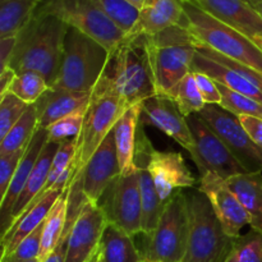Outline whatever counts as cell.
<instances>
[{"label": "cell", "instance_id": "obj_11", "mask_svg": "<svg viewBox=\"0 0 262 262\" xmlns=\"http://www.w3.org/2000/svg\"><path fill=\"white\" fill-rule=\"evenodd\" d=\"M197 114L216 133L247 173H262V148L251 140L237 115L220 105H205Z\"/></svg>", "mask_w": 262, "mask_h": 262}, {"label": "cell", "instance_id": "obj_3", "mask_svg": "<svg viewBox=\"0 0 262 262\" xmlns=\"http://www.w3.org/2000/svg\"><path fill=\"white\" fill-rule=\"evenodd\" d=\"M128 106L115 90L109 74H102L91 91V100L79 136L77 137V156L71 182L81 179V174L90 159L106 136L114 129Z\"/></svg>", "mask_w": 262, "mask_h": 262}, {"label": "cell", "instance_id": "obj_20", "mask_svg": "<svg viewBox=\"0 0 262 262\" xmlns=\"http://www.w3.org/2000/svg\"><path fill=\"white\" fill-rule=\"evenodd\" d=\"M152 147L151 141L143 130L138 128L137 150H136V165L140 177V191L142 200V228L143 235H148L154 232L158 225L160 215L163 212L164 204L159 197L158 189L147 169V159L150 148Z\"/></svg>", "mask_w": 262, "mask_h": 262}, {"label": "cell", "instance_id": "obj_15", "mask_svg": "<svg viewBox=\"0 0 262 262\" xmlns=\"http://www.w3.org/2000/svg\"><path fill=\"white\" fill-rule=\"evenodd\" d=\"M120 176L114 129L99 146L81 174L82 191L90 202L99 204L113 182Z\"/></svg>", "mask_w": 262, "mask_h": 262}, {"label": "cell", "instance_id": "obj_42", "mask_svg": "<svg viewBox=\"0 0 262 262\" xmlns=\"http://www.w3.org/2000/svg\"><path fill=\"white\" fill-rule=\"evenodd\" d=\"M192 73H193L197 87H199V91L201 94L202 99H204L205 104L220 105V102H222V94H220L216 82L211 77L207 76L206 73H202V72L192 71Z\"/></svg>", "mask_w": 262, "mask_h": 262}, {"label": "cell", "instance_id": "obj_19", "mask_svg": "<svg viewBox=\"0 0 262 262\" xmlns=\"http://www.w3.org/2000/svg\"><path fill=\"white\" fill-rule=\"evenodd\" d=\"M220 22L253 40L262 37V18L246 0H191Z\"/></svg>", "mask_w": 262, "mask_h": 262}, {"label": "cell", "instance_id": "obj_28", "mask_svg": "<svg viewBox=\"0 0 262 262\" xmlns=\"http://www.w3.org/2000/svg\"><path fill=\"white\" fill-rule=\"evenodd\" d=\"M69 189H71V184H68V187L64 189L46 217L45 224H43L40 255L37 258L40 262H43L51 255L66 232L69 210Z\"/></svg>", "mask_w": 262, "mask_h": 262}, {"label": "cell", "instance_id": "obj_30", "mask_svg": "<svg viewBox=\"0 0 262 262\" xmlns=\"http://www.w3.org/2000/svg\"><path fill=\"white\" fill-rule=\"evenodd\" d=\"M42 0H0V38L17 36Z\"/></svg>", "mask_w": 262, "mask_h": 262}, {"label": "cell", "instance_id": "obj_31", "mask_svg": "<svg viewBox=\"0 0 262 262\" xmlns=\"http://www.w3.org/2000/svg\"><path fill=\"white\" fill-rule=\"evenodd\" d=\"M37 127V110L35 104H32L28 106L23 117L15 123L14 127L7 133V136L0 140V156L13 154L28 146Z\"/></svg>", "mask_w": 262, "mask_h": 262}, {"label": "cell", "instance_id": "obj_27", "mask_svg": "<svg viewBox=\"0 0 262 262\" xmlns=\"http://www.w3.org/2000/svg\"><path fill=\"white\" fill-rule=\"evenodd\" d=\"M59 146H60V143L51 142V141L46 142L45 147H43L42 152H41L40 158H38L37 163H36L35 168H33L32 173H31L30 179H28L25 189L22 191L20 196L18 197L17 204H15L12 214V224L23 214V211L30 205V202L46 187L49 174H50L51 164H53L54 156H55Z\"/></svg>", "mask_w": 262, "mask_h": 262}, {"label": "cell", "instance_id": "obj_8", "mask_svg": "<svg viewBox=\"0 0 262 262\" xmlns=\"http://www.w3.org/2000/svg\"><path fill=\"white\" fill-rule=\"evenodd\" d=\"M189 233V210L187 194L182 189L164 204L158 225L145 235L146 245L141 251L147 262H182L187 251Z\"/></svg>", "mask_w": 262, "mask_h": 262}, {"label": "cell", "instance_id": "obj_9", "mask_svg": "<svg viewBox=\"0 0 262 262\" xmlns=\"http://www.w3.org/2000/svg\"><path fill=\"white\" fill-rule=\"evenodd\" d=\"M37 9L55 15L68 27L90 36L110 54L125 37V33L101 12L95 0H42Z\"/></svg>", "mask_w": 262, "mask_h": 262}, {"label": "cell", "instance_id": "obj_47", "mask_svg": "<svg viewBox=\"0 0 262 262\" xmlns=\"http://www.w3.org/2000/svg\"><path fill=\"white\" fill-rule=\"evenodd\" d=\"M252 41L258 46V48H260V50L262 51V37H256V38H253Z\"/></svg>", "mask_w": 262, "mask_h": 262}, {"label": "cell", "instance_id": "obj_32", "mask_svg": "<svg viewBox=\"0 0 262 262\" xmlns=\"http://www.w3.org/2000/svg\"><path fill=\"white\" fill-rule=\"evenodd\" d=\"M177 105L178 110L184 118L192 114H197L205 107V101L197 87L193 73L184 76L170 91L166 94Z\"/></svg>", "mask_w": 262, "mask_h": 262}, {"label": "cell", "instance_id": "obj_40", "mask_svg": "<svg viewBox=\"0 0 262 262\" xmlns=\"http://www.w3.org/2000/svg\"><path fill=\"white\" fill-rule=\"evenodd\" d=\"M27 146L13 154L0 156V200L7 193V189L17 171L18 165L22 160Z\"/></svg>", "mask_w": 262, "mask_h": 262}, {"label": "cell", "instance_id": "obj_4", "mask_svg": "<svg viewBox=\"0 0 262 262\" xmlns=\"http://www.w3.org/2000/svg\"><path fill=\"white\" fill-rule=\"evenodd\" d=\"M106 73L128 107L158 95L145 35H125L110 55Z\"/></svg>", "mask_w": 262, "mask_h": 262}, {"label": "cell", "instance_id": "obj_49", "mask_svg": "<svg viewBox=\"0 0 262 262\" xmlns=\"http://www.w3.org/2000/svg\"><path fill=\"white\" fill-rule=\"evenodd\" d=\"M246 2H248L251 5H252V7H255V5H257V4H260V3H262V0H246Z\"/></svg>", "mask_w": 262, "mask_h": 262}, {"label": "cell", "instance_id": "obj_10", "mask_svg": "<svg viewBox=\"0 0 262 262\" xmlns=\"http://www.w3.org/2000/svg\"><path fill=\"white\" fill-rule=\"evenodd\" d=\"M110 224L136 237L143 234L142 200L137 165L132 171L120 174L99 202Z\"/></svg>", "mask_w": 262, "mask_h": 262}, {"label": "cell", "instance_id": "obj_50", "mask_svg": "<svg viewBox=\"0 0 262 262\" xmlns=\"http://www.w3.org/2000/svg\"><path fill=\"white\" fill-rule=\"evenodd\" d=\"M228 262H238L237 258H235L234 253H232V256H230V258H229V260H228Z\"/></svg>", "mask_w": 262, "mask_h": 262}, {"label": "cell", "instance_id": "obj_36", "mask_svg": "<svg viewBox=\"0 0 262 262\" xmlns=\"http://www.w3.org/2000/svg\"><path fill=\"white\" fill-rule=\"evenodd\" d=\"M30 105L18 99L12 92L3 95L0 100V140L14 127L15 123L27 112Z\"/></svg>", "mask_w": 262, "mask_h": 262}, {"label": "cell", "instance_id": "obj_45", "mask_svg": "<svg viewBox=\"0 0 262 262\" xmlns=\"http://www.w3.org/2000/svg\"><path fill=\"white\" fill-rule=\"evenodd\" d=\"M15 76H17V73L9 67L0 71V96H3V95L9 91V87L12 82L14 81Z\"/></svg>", "mask_w": 262, "mask_h": 262}, {"label": "cell", "instance_id": "obj_41", "mask_svg": "<svg viewBox=\"0 0 262 262\" xmlns=\"http://www.w3.org/2000/svg\"><path fill=\"white\" fill-rule=\"evenodd\" d=\"M196 48H197V51H200L202 55L207 56V58H210V59H214V60L219 61V63L224 64V66L230 67V68L235 69V71L241 72V73H243L245 76H247L248 78H250L251 81H252L253 83H255L256 86H257L258 89L262 91V73L261 72H257V71H255V69L248 68V67H246V66H242V64L237 63V61L232 60V59H229V58H225V56L220 55L219 53H216V51L206 48V46L196 45Z\"/></svg>", "mask_w": 262, "mask_h": 262}, {"label": "cell", "instance_id": "obj_24", "mask_svg": "<svg viewBox=\"0 0 262 262\" xmlns=\"http://www.w3.org/2000/svg\"><path fill=\"white\" fill-rule=\"evenodd\" d=\"M192 71L206 73L217 83L224 84L232 91L251 97V99L262 104V91L247 76L230 68V67L214 60V59L202 55L200 51H197L196 56H194Z\"/></svg>", "mask_w": 262, "mask_h": 262}, {"label": "cell", "instance_id": "obj_22", "mask_svg": "<svg viewBox=\"0 0 262 262\" xmlns=\"http://www.w3.org/2000/svg\"><path fill=\"white\" fill-rule=\"evenodd\" d=\"M91 100L90 94L50 89L35 102L37 110L38 127L49 128L53 123L73 113L87 110Z\"/></svg>", "mask_w": 262, "mask_h": 262}, {"label": "cell", "instance_id": "obj_43", "mask_svg": "<svg viewBox=\"0 0 262 262\" xmlns=\"http://www.w3.org/2000/svg\"><path fill=\"white\" fill-rule=\"evenodd\" d=\"M238 118L251 140L262 148V118L251 117V115H238Z\"/></svg>", "mask_w": 262, "mask_h": 262}, {"label": "cell", "instance_id": "obj_5", "mask_svg": "<svg viewBox=\"0 0 262 262\" xmlns=\"http://www.w3.org/2000/svg\"><path fill=\"white\" fill-rule=\"evenodd\" d=\"M145 40L158 95H166L192 72L197 53L194 38L181 23L155 35H145Z\"/></svg>", "mask_w": 262, "mask_h": 262}, {"label": "cell", "instance_id": "obj_33", "mask_svg": "<svg viewBox=\"0 0 262 262\" xmlns=\"http://www.w3.org/2000/svg\"><path fill=\"white\" fill-rule=\"evenodd\" d=\"M95 3L125 35H128L137 25L140 9L127 0H95Z\"/></svg>", "mask_w": 262, "mask_h": 262}, {"label": "cell", "instance_id": "obj_38", "mask_svg": "<svg viewBox=\"0 0 262 262\" xmlns=\"http://www.w3.org/2000/svg\"><path fill=\"white\" fill-rule=\"evenodd\" d=\"M233 253L238 262H262V232L251 229L235 238Z\"/></svg>", "mask_w": 262, "mask_h": 262}, {"label": "cell", "instance_id": "obj_7", "mask_svg": "<svg viewBox=\"0 0 262 262\" xmlns=\"http://www.w3.org/2000/svg\"><path fill=\"white\" fill-rule=\"evenodd\" d=\"M189 233L182 262H228L234 251L235 238L223 229L207 197L200 189L189 194Z\"/></svg>", "mask_w": 262, "mask_h": 262}, {"label": "cell", "instance_id": "obj_48", "mask_svg": "<svg viewBox=\"0 0 262 262\" xmlns=\"http://www.w3.org/2000/svg\"><path fill=\"white\" fill-rule=\"evenodd\" d=\"M253 8H255V9L257 10V13L261 15V18H262V3H260V4H257V5H255V7H253Z\"/></svg>", "mask_w": 262, "mask_h": 262}, {"label": "cell", "instance_id": "obj_26", "mask_svg": "<svg viewBox=\"0 0 262 262\" xmlns=\"http://www.w3.org/2000/svg\"><path fill=\"white\" fill-rule=\"evenodd\" d=\"M227 182L247 211L251 229L262 232V174H241Z\"/></svg>", "mask_w": 262, "mask_h": 262}, {"label": "cell", "instance_id": "obj_21", "mask_svg": "<svg viewBox=\"0 0 262 262\" xmlns=\"http://www.w3.org/2000/svg\"><path fill=\"white\" fill-rule=\"evenodd\" d=\"M68 186L56 187V188L51 189L48 194L43 196V199L41 201H38L37 204L26 210L20 215L19 219L15 220L10 225L7 233L2 235V260L0 261L9 257L14 252L15 248L20 245V242L28 234H31L38 225L45 222L49 212L51 211L55 202L58 201V199L60 197V194L63 193V191Z\"/></svg>", "mask_w": 262, "mask_h": 262}, {"label": "cell", "instance_id": "obj_23", "mask_svg": "<svg viewBox=\"0 0 262 262\" xmlns=\"http://www.w3.org/2000/svg\"><path fill=\"white\" fill-rule=\"evenodd\" d=\"M182 0H146L137 25L128 35H155L183 20Z\"/></svg>", "mask_w": 262, "mask_h": 262}, {"label": "cell", "instance_id": "obj_1", "mask_svg": "<svg viewBox=\"0 0 262 262\" xmlns=\"http://www.w3.org/2000/svg\"><path fill=\"white\" fill-rule=\"evenodd\" d=\"M68 28L58 17L37 9L17 35V45L8 67L17 74L37 72L51 87L60 71Z\"/></svg>", "mask_w": 262, "mask_h": 262}, {"label": "cell", "instance_id": "obj_37", "mask_svg": "<svg viewBox=\"0 0 262 262\" xmlns=\"http://www.w3.org/2000/svg\"><path fill=\"white\" fill-rule=\"evenodd\" d=\"M86 112L87 110H82V112L67 115V117L59 119L58 122L53 123L49 128H46L49 133V141L61 143L67 140L78 137L82 130Z\"/></svg>", "mask_w": 262, "mask_h": 262}, {"label": "cell", "instance_id": "obj_14", "mask_svg": "<svg viewBox=\"0 0 262 262\" xmlns=\"http://www.w3.org/2000/svg\"><path fill=\"white\" fill-rule=\"evenodd\" d=\"M199 189L207 197L225 233L232 238L241 237L242 230L250 225V216L228 182L209 171L200 177Z\"/></svg>", "mask_w": 262, "mask_h": 262}, {"label": "cell", "instance_id": "obj_12", "mask_svg": "<svg viewBox=\"0 0 262 262\" xmlns=\"http://www.w3.org/2000/svg\"><path fill=\"white\" fill-rule=\"evenodd\" d=\"M187 123L194 141V152L191 158L196 163L200 177L212 171L228 181L247 173L200 114L187 117Z\"/></svg>", "mask_w": 262, "mask_h": 262}, {"label": "cell", "instance_id": "obj_39", "mask_svg": "<svg viewBox=\"0 0 262 262\" xmlns=\"http://www.w3.org/2000/svg\"><path fill=\"white\" fill-rule=\"evenodd\" d=\"M43 224L38 225L31 234H28L25 239L20 242L14 250V252L7 257L5 260L0 262H27L31 260H36L40 255L41 248V241H42V232H43Z\"/></svg>", "mask_w": 262, "mask_h": 262}, {"label": "cell", "instance_id": "obj_18", "mask_svg": "<svg viewBox=\"0 0 262 262\" xmlns=\"http://www.w3.org/2000/svg\"><path fill=\"white\" fill-rule=\"evenodd\" d=\"M49 141L48 129L42 127H37V129L33 133L30 143L25 151L22 160L18 165L17 171L10 182L9 187L7 189V193L0 200V216H2V234H5L12 224V214L17 204L18 197L20 196L22 191L25 189L31 173L45 147L46 142Z\"/></svg>", "mask_w": 262, "mask_h": 262}, {"label": "cell", "instance_id": "obj_34", "mask_svg": "<svg viewBox=\"0 0 262 262\" xmlns=\"http://www.w3.org/2000/svg\"><path fill=\"white\" fill-rule=\"evenodd\" d=\"M50 89L48 81L37 72H23L15 76L14 81L9 87L13 95L25 101L26 104L32 105Z\"/></svg>", "mask_w": 262, "mask_h": 262}, {"label": "cell", "instance_id": "obj_6", "mask_svg": "<svg viewBox=\"0 0 262 262\" xmlns=\"http://www.w3.org/2000/svg\"><path fill=\"white\" fill-rule=\"evenodd\" d=\"M112 54L81 31L68 28L63 59L53 89L90 94L106 71Z\"/></svg>", "mask_w": 262, "mask_h": 262}, {"label": "cell", "instance_id": "obj_17", "mask_svg": "<svg viewBox=\"0 0 262 262\" xmlns=\"http://www.w3.org/2000/svg\"><path fill=\"white\" fill-rule=\"evenodd\" d=\"M141 106L142 115H145L150 124L155 125L161 132L173 138L192 156L194 152V141L187 123V118L181 114L170 97L166 95H155L145 100Z\"/></svg>", "mask_w": 262, "mask_h": 262}, {"label": "cell", "instance_id": "obj_13", "mask_svg": "<svg viewBox=\"0 0 262 262\" xmlns=\"http://www.w3.org/2000/svg\"><path fill=\"white\" fill-rule=\"evenodd\" d=\"M109 220L99 204L86 200L72 227L66 262H97Z\"/></svg>", "mask_w": 262, "mask_h": 262}, {"label": "cell", "instance_id": "obj_52", "mask_svg": "<svg viewBox=\"0 0 262 262\" xmlns=\"http://www.w3.org/2000/svg\"><path fill=\"white\" fill-rule=\"evenodd\" d=\"M140 262H147V261H145V260H142V261H140Z\"/></svg>", "mask_w": 262, "mask_h": 262}, {"label": "cell", "instance_id": "obj_29", "mask_svg": "<svg viewBox=\"0 0 262 262\" xmlns=\"http://www.w3.org/2000/svg\"><path fill=\"white\" fill-rule=\"evenodd\" d=\"M100 258L102 262H140L142 255L133 237L109 223L102 237Z\"/></svg>", "mask_w": 262, "mask_h": 262}, {"label": "cell", "instance_id": "obj_46", "mask_svg": "<svg viewBox=\"0 0 262 262\" xmlns=\"http://www.w3.org/2000/svg\"><path fill=\"white\" fill-rule=\"evenodd\" d=\"M127 2H129L130 4H133V5H135V7H137L138 9L141 10V8L143 7V4H145L146 0H127Z\"/></svg>", "mask_w": 262, "mask_h": 262}, {"label": "cell", "instance_id": "obj_51", "mask_svg": "<svg viewBox=\"0 0 262 262\" xmlns=\"http://www.w3.org/2000/svg\"><path fill=\"white\" fill-rule=\"evenodd\" d=\"M27 262H40L37 260V258H36V260H31V261H27Z\"/></svg>", "mask_w": 262, "mask_h": 262}, {"label": "cell", "instance_id": "obj_2", "mask_svg": "<svg viewBox=\"0 0 262 262\" xmlns=\"http://www.w3.org/2000/svg\"><path fill=\"white\" fill-rule=\"evenodd\" d=\"M183 2L182 25L189 31L196 45L206 46L220 55L262 73V51L247 36L220 22L191 0Z\"/></svg>", "mask_w": 262, "mask_h": 262}, {"label": "cell", "instance_id": "obj_44", "mask_svg": "<svg viewBox=\"0 0 262 262\" xmlns=\"http://www.w3.org/2000/svg\"><path fill=\"white\" fill-rule=\"evenodd\" d=\"M17 45V36L0 38V71L7 68Z\"/></svg>", "mask_w": 262, "mask_h": 262}, {"label": "cell", "instance_id": "obj_25", "mask_svg": "<svg viewBox=\"0 0 262 262\" xmlns=\"http://www.w3.org/2000/svg\"><path fill=\"white\" fill-rule=\"evenodd\" d=\"M142 117L141 104L133 105L125 110L114 127L115 145H117L118 160L120 174L132 171L136 168V150H137L138 124Z\"/></svg>", "mask_w": 262, "mask_h": 262}, {"label": "cell", "instance_id": "obj_16", "mask_svg": "<svg viewBox=\"0 0 262 262\" xmlns=\"http://www.w3.org/2000/svg\"><path fill=\"white\" fill-rule=\"evenodd\" d=\"M147 169L163 204L173 196L174 192L192 188L196 184V178L187 166L186 160L177 151H159L151 147Z\"/></svg>", "mask_w": 262, "mask_h": 262}, {"label": "cell", "instance_id": "obj_53", "mask_svg": "<svg viewBox=\"0 0 262 262\" xmlns=\"http://www.w3.org/2000/svg\"><path fill=\"white\" fill-rule=\"evenodd\" d=\"M97 262H102V261H101V258H100V260H99V261H97Z\"/></svg>", "mask_w": 262, "mask_h": 262}, {"label": "cell", "instance_id": "obj_35", "mask_svg": "<svg viewBox=\"0 0 262 262\" xmlns=\"http://www.w3.org/2000/svg\"><path fill=\"white\" fill-rule=\"evenodd\" d=\"M217 87H219V91L222 94L220 106L223 109L233 113L237 117L238 115H251V117L262 118V104L260 102L251 99V97L245 96V95L232 91L222 83H217Z\"/></svg>", "mask_w": 262, "mask_h": 262}]
</instances>
